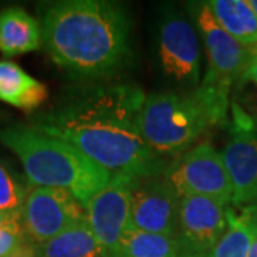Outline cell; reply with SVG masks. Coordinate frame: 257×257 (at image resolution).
<instances>
[{
	"label": "cell",
	"instance_id": "1",
	"mask_svg": "<svg viewBox=\"0 0 257 257\" xmlns=\"http://www.w3.org/2000/svg\"><path fill=\"white\" fill-rule=\"evenodd\" d=\"M146 94L124 83L90 82L67 90L30 123L74 146L113 175H165L170 162L152 150L139 117Z\"/></svg>",
	"mask_w": 257,
	"mask_h": 257
},
{
	"label": "cell",
	"instance_id": "2",
	"mask_svg": "<svg viewBox=\"0 0 257 257\" xmlns=\"http://www.w3.org/2000/svg\"><path fill=\"white\" fill-rule=\"evenodd\" d=\"M40 28L49 56L74 80L103 82L127 63L132 20L120 3H45L40 6Z\"/></svg>",
	"mask_w": 257,
	"mask_h": 257
},
{
	"label": "cell",
	"instance_id": "3",
	"mask_svg": "<svg viewBox=\"0 0 257 257\" xmlns=\"http://www.w3.org/2000/svg\"><path fill=\"white\" fill-rule=\"evenodd\" d=\"M229 89L204 84L192 92L149 94L140 110L142 136L160 157L182 156L210 128L227 121Z\"/></svg>",
	"mask_w": 257,
	"mask_h": 257
},
{
	"label": "cell",
	"instance_id": "4",
	"mask_svg": "<svg viewBox=\"0 0 257 257\" xmlns=\"http://www.w3.org/2000/svg\"><path fill=\"white\" fill-rule=\"evenodd\" d=\"M0 142L19 157L30 183L69 190L84 207L113 177L74 146L32 124L0 128Z\"/></svg>",
	"mask_w": 257,
	"mask_h": 257
},
{
	"label": "cell",
	"instance_id": "5",
	"mask_svg": "<svg viewBox=\"0 0 257 257\" xmlns=\"http://www.w3.org/2000/svg\"><path fill=\"white\" fill-rule=\"evenodd\" d=\"M167 179L175 186L180 197L202 196L223 207H229L233 189L221 153L209 142L193 146L177 160L170 163Z\"/></svg>",
	"mask_w": 257,
	"mask_h": 257
},
{
	"label": "cell",
	"instance_id": "6",
	"mask_svg": "<svg viewBox=\"0 0 257 257\" xmlns=\"http://www.w3.org/2000/svg\"><path fill=\"white\" fill-rule=\"evenodd\" d=\"M84 220H87L86 207L64 189H30L20 209V224L33 246Z\"/></svg>",
	"mask_w": 257,
	"mask_h": 257
},
{
	"label": "cell",
	"instance_id": "7",
	"mask_svg": "<svg viewBox=\"0 0 257 257\" xmlns=\"http://www.w3.org/2000/svg\"><path fill=\"white\" fill-rule=\"evenodd\" d=\"M233 189L231 204L244 207L254 202L257 189V127L254 120L233 104L229 138L221 152Z\"/></svg>",
	"mask_w": 257,
	"mask_h": 257
},
{
	"label": "cell",
	"instance_id": "8",
	"mask_svg": "<svg viewBox=\"0 0 257 257\" xmlns=\"http://www.w3.org/2000/svg\"><path fill=\"white\" fill-rule=\"evenodd\" d=\"M226 229V207L202 196H183L175 234L179 256L209 257Z\"/></svg>",
	"mask_w": 257,
	"mask_h": 257
},
{
	"label": "cell",
	"instance_id": "9",
	"mask_svg": "<svg viewBox=\"0 0 257 257\" xmlns=\"http://www.w3.org/2000/svg\"><path fill=\"white\" fill-rule=\"evenodd\" d=\"M138 177L113 175L110 183L86 204L87 220L107 257H116L127 229L132 193Z\"/></svg>",
	"mask_w": 257,
	"mask_h": 257
},
{
	"label": "cell",
	"instance_id": "10",
	"mask_svg": "<svg viewBox=\"0 0 257 257\" xmlns=\"http://www.w3.org/2000/svg\"><path fill=\"white\" fill-rule=\"evenodd\" d=\"M196 18L209 60L203 83L230 90L233 83L244 77L251 64L250 49L240 45L221 28L206 3L199 8Z\"/></svg>",
	"mask_w": 257,
	"mask_h": 257
},
{
	"label": "cell",
	"instance_id": "11",
	"mask_svg": "<svg viewBox=\"0 0 257 257\" xmlns=\"http://www.w3.org/2000/svg\"><path fill=\"white\" fill-rule=\"evenodd\" d=\"M180 200L166 173L139 179L132 193L127 227L175 237Z\"/></svg>",
	"mask_w": 257,
	"mask_h": 257
},
{
	"label": "cell",
	"instance_id": "12",
	"mask_svg": "<svg viewBox=\"0 0 257 257\" xmlns=\"http://www.w3.org/2000/svg\"><path fill=\"white\" fill-rule=\"evenodd\" d=\"M159 56L167 76L196 84L200 79V46L189 20L170 12L160 23Z\"/></svg>",
	"mask_w": 257,
	"mask_h": 257
},
{
	"label": "cell",
	"instance_id": "13",
	"mask_svg": "<svg viewBox=\"0 0 257 257\" xmlns=\"http://www.w3.org/2000/svg\"><path fill=\"white\" fill-rule=\"evenodd\" d=\"M43 45L42 28L22 8L0 10V53L6 57L36 52Z\"/></svg>",
	"mask_w": 257,
	"mask_h": 257
},
{
	"label": "cell",
	"instance_id": "14",
	"mask_svg": "<svg viewBox=\"0 0 257 257\" xmlns=\"http://www.w3.org/2000/svg\"><path fill=\"white\" fill-rule=\"evenodd\" d=\"M47 99V87L18 63L0 60V101L20 110L33 111Z\"/></svg>",
	"mask_w": 257,
	"mask_h": 257
},
{
	"label": "cell",
	"instance_id": "15",
	"mask_svg": "<svg viewBox=\"0 0 257 257\" xmlns=\"http://www.w3.org/2000/svg\"><path fill=\"white\" fill-rule=\"evenodd\" d=\"M35 257H107L89 220L80 221L53 239L33 246Z\"/></svg>",
	"mask_w": 257,
	"mask_h": 257
},
{
	"label": "cell",
	"instance_id": "16",
	"mask_svg": "<svg viewBox=\"0 0 257 257\" xmlns=\"http://www.w3.org/2000/svg\"><path fill=\"white\" fill-rule=\"evenodd\" d=\"M211 15L230 36L244 47L257 45V18L247 0H211L206 3Z\"/></svg>",
	"mask_w": 257,
	"mask_h": 257
},
{
	"label": "cell",
	"instance_id": "17",
	"mask_svg": "<svg viewBox=\"0 0 257 257\" xmlns=\"http://www.w3.org/2000/svg\"><path fill=\"white\" fill-rule=\"evenodd\" d=\"M116 257H180L175 237L127 227Z\"/></svg>",
	"mask_w": 257,
	"mask_h": 257
},
{
	"label": "cell",
	"instance_id": "18",
	"mask_svg": "<svg viewBox=\"0 0 257 257\" xmlns=\"http://www.w3.org/2000/svg\"><path fill=\"white\" fill-rule=\"evenodd\" d=\"M226 219L227 229L209 257H248L250 248L257 239V233L241 213L237 214L230 207L226 209Z\"/></svg>",
	"mask_w": 257,
	"mask_h": 257
},
{
	"label": "cell",
	"instance_id": "19",
	"mask_svg": "<svg viewBox=\"0 0 257 257\" xmlns=\"http://www.w3.org/2000/svg\"><path fill=\"white\" fill-rule=\"evenodd\" d=\"M28 192L26 187L0 163V210H20Z\"/></svg>",
	"mask_w": 257,
	"mask_h": 257
},
{
	"label": "cell",
	"instance_id": "20",
	"mask_svg": "<svg viewBox=\"0 0 257 257\" xmlns=\"http://www.w3.org/2000/svg\"><path fill=\"white\" fill-rule=\"evenodd\" d=\"M29 244L28 236L20 221L0 227V257H9Z\"/></svg>",
	"mask_w": 257,
	"mask_h": 257
},
{
	"label": "cell",
	"instance_id": "21",
	"mask_svg": "<svg viewBox=\"0 0 257 257\" xmlns=\"http://www.w3.org/2000/svg\"><path fill=\"white\" fill-rule=\"evenodd\" d=\"M241 216L246 219V220L250 223V226L254 229V231L257 233V202L251 203V204H247L244 207H241Z\"/></svg>",
	"mask_w": 257,
	"mask_h": 257
},
{
	"label": "cell",
	"instance_id": "22",
	"mask_svg": "<svg viewBox=\"0 0 257 257\" xmlns=\"http://www.w3.org/2000/svg\"><path fill=\"white\" fill-rule=\"evenodd\" d=\"M19 221H20V210H0V227L13 224V223H19Z\"/></svg>",
	"mask_w": 257,
	"mask_h": 257
},
{
	"label": "cell",
	"instance_id": "23",
	"mask_svg": "<svg viewBox=\"0 0 257 257\" xmlns=\"http://www.w3.org/2000/svg\"><path fill=\"white\" fill-rule=\"evenodd\" d=\"M9 257H35V250H33V244H29L25 248L16 251L15 254H12Z\"/></svg>",
	"mask_w": 257,
	"mask_h": 257
},
{
	"label": "cell",
	"instance_id": "24",
	"mask_svg": "<svg viewBox=\"0 0 257 257\" xmlns=\"http://www.w3.org/2000/svg\"><path fill=\"white\" fill-rule=\"evenodd\" d=\"M244 77H247L250 80H253V82L257 84V60H253L251 64L248 66L247 72L244 74Z\"/></svg>",
	"mask_w": 257,
	"mask_h": 257
},
{
	"label": "cell",
	"instance_id": "25",
	"mask_svg": "<svg viewBox=\"0 0 257 257\" xmlns=\"http://www.w3.org/2000/svg\"><path fill=\"white\" fill-rule=\"evenodd\" d=\"M248 257H257V239L254 240L253 246L250 248V253H248Z\"/></svg>",
	"mask_w": 257,
	"mask_h": 257
},
{
	"label": "cell",
	"instance_id": "26",
	"mask_svg": "<svg viewBox=\"0 0 257 257\" xmlns=\"http://www.w3.org/2000/svg\"><path fill=\"white\" fill-rule=\"evenodd\" d=\"M248 2V6L251 8V10L254 12V15H256L257 18V0H247Z\"/></svg>",
	"mask_w": 257,
	"mask_h": 257
},
{
	"label": "cell",
	"instance_id": "27",
	"mask_svg": "<svg viewBox=\"0 0 257 257\" xmlns=\"http://www.w3.org/2000/svg\"><path fill=\"white\" fill-rule=\"evenodd\" d=\"M250 53H251V62L257 60V45L256 46L250 47Z\"/></svg>",
	"mask_w": 257,
	"mask_h": 257
},
{
	"label": "cell",
	"instance_id": "28",
	"mask_svg": "<svg viewBox=\"0 0 257 257\" xmlns=\"http://www.w3.org/2000/svg\"><path fill=\"white\" fill-rule=\"evenodd\" d=\"M254 202H257V189H256V194H254ZM253 202V203H254Z\"/></svg>",
	"mask_w": 257,
	"mask_h": 257
}]
</instances>
